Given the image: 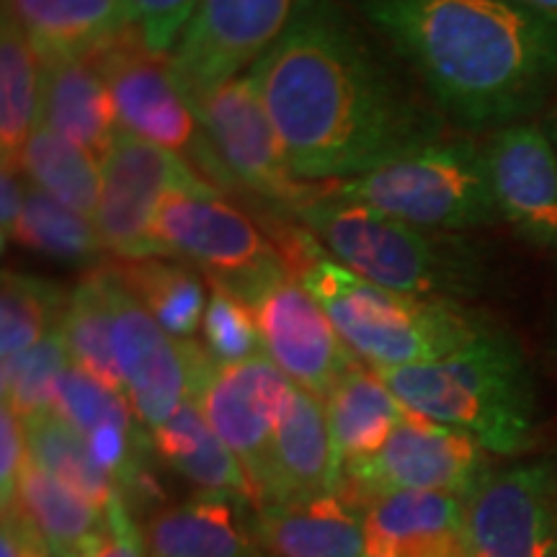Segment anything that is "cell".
<instances>
[{"mask_svg":"<svg viewBox=\"0 0 557 557\" xmlns=\"http://www.w3.org/2000/svg\"><path fill=\"white\" fill-rule=\"evenodd\" d=\"M248 73L305 184L364 176L449 135L426 90L346 0H305Z\"/></svg>","mask_w":557,"mask_h":557,"instance_id":"obj_1","label":"cell"},{"mask_svg":"<svg viewBox=\"0 0 557 557\" xmlns=\"http://www.w3.org/2000/svg\"><path fill=\"white\" fill-rule=\"evenodd\" d=\"M465 135L524 124L557 94V18L524 0H346Z\"/></svg>","mask_w":557,"mask_h":557,"instance_id":"obj_2","label":"cell"},{"mask_svg":"<svg viewBox=\"0 0 557 557\" xmlns=\"http://www.w3.org/2000/svg\"><path fill=\"white\" fill-rule=\"evenodd\" d=\"M278 240L305 289L329 312L346 346L372 369L431 364L496 323L462 299L416 297L369 282L333 259L302 225Z\"/></svg>","mask_w":557,"mask_h":557,"instance_id":"obj_3","label":"cell"},{"mask_svg":"<svg viewBox=\"0 0 557 557\" xmlns=\"http://www.w3.org/2000/svg\"><path fill=\"white\" fill-rule=\"evenodd\" d=\"M377 372L410 410L465 431L487 455L517 457L537 442V382L504 325L431 364Z\"/></svg>","mask_w":557,"mask_h":557,"instance_id":"obj_4","label":"cell"},{"mask_svg":"<svg viewBox=\"0 0 557 557\" xmlns=\"http://www.w3.org/2000/svg\"><path fill=\"white\" fill-rule=\"evenodd\" d=\"M295 222L308 227L333 259L387 289L465 302L483 295L491 282L487 250L465 233L410 225L331 197L320 186L297 207Z\"/></svg>","mask_w":557,"mask_h":557,"instance_id":"obj_5","label":"cell"},{"mask_svg":"<svg viewBox=\"0 0 557 557\" xmlns=\"http://www.w3.org/2000/svg\"><path fill=\"white\" fill-rule=\"evenodd\" d=\"M320 189L387 218L442 233H470L504 222L485 145L468 135H447L364 176Z\"/></svg>","mask_w":557,"mask_h":557,"instance_id":"obj_6","label":"cell"},{"mask_svg":"<svg viewBox=\"0 0 557 557\" xmlns=\"http://www.w3.org/2000/svg\"><path fill=\"white\" fill-rule=\"evenodd\" d=\"M160 253L191 263L212 287L253 305L292 267L259 225L218 186L173 189L156 220Z\"/></svg>","mask_w":557,"mask_h":557,"instance_id":"obj_7","label":"cell"},{"mask_svg":"<svg viewBox=\"0 0 557 557\" xmlns=\"http://www.w3.org/2000/svg\"><path fill=\"white\" fill-rule=\"evenodd\" d=\"M90 62L107 81L122 129L184 158L222 194H238L197 114L173 83L169 58L152 54L129 29Z\"/></svg>","mask_w":557,"mask_h":557,"instance_id":"obj_8","label":"cell"},{"mask_svg":"<svg viewBox=\"0 0 557 557\" xmlns=\"http://www.w3.org/2000/svg\"><path fill=\"white\" fill-rule=\"evenodd\" d=\"M491 470L487 451L470 434L410 410L377 455L338 472L333 493L361 513L372 500L398 491L465 498Z\"/></svg>","mask_w":557,"mask_h":557,"instance_id":"obj_9","label":"cell"},{"mask_svg":"<svg viewBox=\"0 0 557 557\" xmlns=\"http://www.w3.org/2000/svg\"><path fill=\"white\" fill-rule=\"evenodd\" d=\"M189 369V398L227 449L240 459L250 483L259 485L278 423L297 385L269 354L240 364H218L197 341H181ZM259 504V498H256Z\"/></svg>","mask_w":557,"mask_h":557,"instance_id":"obj_10","label":"cell"},{"mask_svg":"<svg viewBox=\"0 0 557 557\" xmlns=\"http://www.w3.org/2000/svg\"><path fill=\"white\" fill-rule=\"evenodd\" d=\"M305 0H199L169 54L181 96L197 111L282 39Z\"/></svg>","mask_w":557,"mask_h":557,"instance_id":"obj_11","label":"cell"},{"mask_svg":"<svg viewBox=\"0 0 557 557\" xmlns=\"http://www.w3.org/2000/svg\"><path fill=\"white\" fill-rule=\"evenodd\" d=\"M194 114L238 191L261 199L278 220L295 222L297 207L305 205L318 186L305 184L292 173L253 75L246 73L225 83Z\"/></svg>","mask_w":557,"mask_h":557,"instance_id":"obj_12","label":"cell"},{"mask_svg":"<svg viewBox=\"0 0 557 557\" xmlns=\"http://www.w3.org/2000/svg\"><path fill=\"white\" fill-rule=\"evenodd\" d=\"M199 181L205 178L184 158L120 129L101 160V205L94 220L107 253L122 263L163 256L156 240L160 205L173 189Z\"/></svg>","mask_w":557,"mask_h":557,"instance_id":"obj_13","label":"cell"},{"mask_svg":"<svg viewBox=\"0 0 557 557\" xmlns=\"http://www.w3.org/2000/svg\"><path fill=\"white\" fill-rule=\"evenodd\" d=\"M465 557H557V459L491 470L465 496Z\"/></svg>","mask_w":557,"mask_h":557,"instance_id":"obj_14","label":"cell"},{"mask_svg":"<svg viewBox=\"0 0 557 557\" xmlns=\"http://www.w3.org/2000/svg\"><path fill=\"white\" fill-rule=\"evenodd\" d=\"M111 318V344L124 395L150 434L189 398V369L181 341L171 336L127 287L120 269L101 267Z\"/></svg>","mask_w":557,"mask_h":557,"instance_id":"obj_15","label":"cell"},{"mask_svg":"<svg viewBox=\"0 0 557 557\" xmlns=\"http://www.w3.org/2000/svg\"><path fill=\"white\" fill-rule=\"evenodd\" d=\"M250 308L269 359L315 398H329L341 377L361 364L295 271L278 278Z\"/></svg>","mask_w":557,"mask_h":557,"instance_id":"obj_16","label":"cell"},{"mask_svg":"<svg viewBox=\"0 0 557 557\" xmlns=\"http://www.w3.org/2000/svg\"><path fill=\"white\" fill-rule=\"evenodd\" d=\"M483 145L500 218L529 246L557 256V150L545 127L513 124Z\"/></svg>","mask_w":557,"mask_h":557,"instance_id":"obj_17","label":"cell"},{"mask_svg":"<svg viewBox=\"0 0 557 557\" xmlns=\"http://www.w3.org/2000/svg\"><path fill=\"white\" fill-rule=\"evenodd\" d=\"M54 413L86 436L94 455L122 487L124 498L148 496L152 485L150 457L156 455V444L150 429L129 406L127 395L114 393L81 369L70 367L60 382Z\"/></svg>","mask_w":557,"mask_h":557,"instance_id":"obj_18","label":"cell"},{"mask_svg":"<svg viewBox=\"0 0 557 557\" xmlns=\"http://www.w3.org/2000/svg\"><path fill=\"white\" fill-rule=\"evenodd\" d=\"M333 449L325 403L297 387L292 403L271 442L267 468L256 485V498L263 506L299 504L333 493Z\"/></svg>","mask_w":557,"mask_h":557,"instance_id":"obj_19","label":"cell"},{"mask_svg":"<svg viewBox=\"0 0 557 557\" xmlns=\"http://www.w3.org/2000/svg\"><path fill=\"white\" fill-rule=\"evenodd\" d=\"M369 557H465V498L398 491L361 508Z\"/></svg>","mask_w":557,"mask_h":557,"instance_id":"obj_20","label":"cell"},{"mask_svg":"<svg viewBox=\"0 0 557 557\" xmlns=\"http://www.w3.org/2000/svg\"><path fill=\"white\" fill-rule=\"evenodd\" d=\"M41 124L99 163L107 158L122 124L107 81L94 62L41 58Z\"/></svg>","mask_w":557,"mask_h":557,"instance_id":"obj_21","label":"cell"},{"mask_svg":"<svg viewBox=\"0 0 557 557\" xmlns=\"http://www.w3.org/2000/svg\"><path fill=\"white\" fill-rule=\"evenodd\" d=\"M39 58L90 60L127 34L129 0H3Z\"/></svg>","mask_w":557,"mask_h":557,"instance_id":"obj_22","label":"cell"},{"mask_svg":"<svg viewBox=\"0 0 557 557\" xmlns=\"http://www.w3.org/2000/svg\"><path fill=\"white\" fill-rule=\"evenodd\" d=\"M323 403L331 431L333 478H338L346 465L377 455L410 413L377 369L367 364L344 374Z\"/></svg>","mask_w":557,"mask_h":557,"instance_id":"obj_23","label":"cell"},{"mask_svg":"<svg viewBox=\"0 0 557 557\" xmlns=\"http://www.w3.org/2000/svg\"><path fill=\"white\" fill-rule=\"evenodd\" d=\"M274 557H367L361 517L336 493L256 508V529Z\"/></svg>","mask_w":557,"mask_h":557,"instance_id":"obj_24","label":"cell"},{"mask_svg":"<svg viewBox=\"0 0 557 557\" xmlns=\"http://www.w3.org/2000/svg\"><path fill=\"white\" fill-rule=\"evenodd\" d=\"M156 455L169 468L197 485L205 496L240 500L256 508V491L240 459L214 434L197 403L186 398L163 426L152 431Z\"/></svg>","mask_w":557,"mask_h":557,"instance_id":"obj_25","label":"cell"},{"mask_svg":"<svg viewBox=\"0 0 557 557\" xmlns=\"http://www.w3.org/2000/svg\"><path fill=\"white\" fill-rule=\"evenodd\" d=\"M148 557H269L235 521L230 498L199 496L160 511L145 532Z\"/></svg>","mask_w":557,"mask_h":557,"instance_id":"obj_26","label":"cell"},{"mask_svg":"<svg viewBox=\"0 0 557 557\" xmlns=\"http://www.w3.org/2000/svg\"><path fill=\"white\" fill-rule=\"evenodd\" d=\"M41 124V58L9 11L0 16V152L16 165Z\"/></svg>","mask_w":557,"mask_h":557,"instance_id":"obj_27","label":"cell"},{"mask_svg":"<svg viewBox=\"0 0 557 557\" xmlns=\"http://www.w3.org/2000/svg\"><path fill=\"white\" fill-rule=\"evenodd\" d=\"M11 506H18L26 513V519L37 527V532L58 557L73 555L81 545L94 540L109 521V508L94 504L75 487L39 470L34 462L21 478L16 500Z\"/></svg>","mask_w":557,"mask_h":557,"instance_id":"obj_28","label":"cell"},{"mask_svg":"<svg viewBox=\"0 0 557 557\" xmlns=\"http://www.w3.org/2000/svg\"><path fill=\"white\" fill-rule=\"evenodd\" d=\"M120 274L139 302L152 312L176 341H191L205 323L209 292L207 278L191 263L152 256L143 261L120 263Z\"/></svg>","mask_w":557,"mask_h":557,"instance_id":"obj_29","label":"cell"},{"mask_svg":"<svg viewBox=\"0 0 557 557\" xmlns=\"http://www.w3.org/2000/svg\"><path fill=\"white\" fill-rule=\"evenodd\" d=\"M21 169L34 189L96 220L101 205V163L58 132L39 124L21 150Z\"/></svg>","mask_w":557,"mask_h":557,"instance_id":"obj_30","label":"cell"},{"mask_svg":"<svg viewBox=\"0 0 557 557\" xmlns=\"http://www.w3.org/2000/svg\"><path fill=\"white\" fill-rule=\"evenodd\" d=\"M11 243L45 259L67 263V267L101 269L103 256H107L94 220L60 205L58 199L47 197L32 184L24 212L13 227Z\"/></svg>","mask_w":557,"mask_h":557,"instance_id":"obj_31","label":"cell"},{"mask_svg":"<svg viewBox=\"0 0 557 557\" xmlns=\"http://www.w3.org/2000/svg\"><path fill=\"white\" fill-rule=\"evenodd\" d=\"M29 457L39 470L75 487L83 496L111 508L114 500L124 498L122 487L109 475V470L94 455L86 436L73 429L60 413H47L24 421Z\"/></svg>","mask_w":557,"mask_h":557,"instance_id":"obj_32","label":"cell"},{"mask_svg":"<svg viewBox=\"0 0 557 557\" xmlns=\"http://www.w3.org/2000/svg\"><path fill=\"white\" fill-rule=\"evenodd\" d=\"M60 331L65 338L70 364L88 374L90 380L101 382L103 387L124 393L114 344H111V318L101 269L90 271L70 292Z\"/></svg>","mask_w":557,"mask_h":557,"instance_id":"obj_33","label":"cell"},{"mask_svg":"<svg viewBox=\"0 0 557 557\" xmlns=\"http://www.w3.org/2000/svg\"><path fill=\"white\" fill-rule=\"evenodd\" d=\"M67 297L47 278L3 269L0 282V364L18 359L29 348L60 331Z\"/></svg>","mask_w":557,"mask_h":557,"instance_id":"obj_34","label":"cell"},{"mask_svg":"<svg viewBox=\"0 0 557 557\" xmlns=\"http://www.w3.org/2000/svg\"><path fill=\"white\" fill-rule=\"evenodd\" d=\"M70 367L73 364H70L65 338L62 331H54L18 359L0 364L3 403L13 408L21 421L54 413L60 382Z\"/></svg>","mask_w":557,"mask_h":557,"instance_id":"obj_35","label":"cell"},{"mask_svg":"<svg viewBox=\"0 0 557 557\" xmlns=\"http://www.w3.org/2000/svg\"><path fill=\"white\" fill-rule=\"evenodd\" d=\"M201 333H205L201 346L218 364H240L267 354L253 308L220 287L209 289Z\"/></svg>","mask_w":557,"mask_h":557,"instance_id":"obj_36","label":"cell"},{"mask_svg":"<svg viewBox=\"0 0 557 557\" xmlns=\"http://www.w3.org/2000/svg\"><path fill=\"white\" fill-rule=\"evenodd\" d=\"M199 0H129V26L158 58H169Z\"/></svg>","mask_w":557,"mask_h":557,"instance_id":"obj_37","label":"cell"},{"mask_svg":"<svg viewBox=\"0 0 557 557\" xmlns=\"http://www.w3.org/2000/svg\"><path fill=\"white\" fill-rule=\"evenodd\" d=\"M67 557H148V540L132 519L127 498L114 500L107 527Z\"/></svg>","mask_w":557,"mask_h":557,"instance_id":"obj_38","label":"cell"},{"mask_svg":"<svg viewBox=\"0 0 557 557\" xmlns=\"http://www.w3.org/2000/svg\"><path fill=\"white\" fill-rule=\"evenodd\" d=\"M32 465L24 421L11 406H0V504L9 508L16 500L21 478Z\"/></svg>","mask_w":557,"mask_h":557,"instance_id":"obj_39","label":"cell"},{"mask_svg":"<svg viewBox=\"0 0 557 557\" xmlns=\"http://www.w3.org/2000/svg\"><path fill=\"white\" fill-rule=\"evenodd\" d=\"M0 557H58L37 527L26 519L18 506L3 508L0 521Z\"/></svg>","mask_w":557,"mask_h":557,"instance_id":"obj_40","label":"cell"},{"mask_svg":"<svg viewBox=\"0 0 557 557\" xmlns=\"http://www.w3.org/2000/svg\"><path fill=\"white\" fill-rule=\"evenodd\" d=\"M16 165H3L0 173V246L9 248L13 227L24 212L26 194H29V181Z\"/></svg>","mask_w":557,"mask_h":557,"instance_id":"obj_41","label":"cell"},{"mask_svg":"<svg viewBox=\"0 0 557 557\" xmlns=\"http://www.w3.org/2000/svg\"><path fill=\"white\" fill-rule=\"evenodd\" d=\"M524 3L534 5V9L547 13V16H555L557 18V0H524Z\"/></svg>","mask_w":557,"mask_h":557,"instance_id":"obj_42","label":"cell"},{"mask_svg":"<svg viewBox=\"0 0 557 557\" xmlns=\"http://www.w3.org/2000/svg\"><path fill=\"white\" fill-rule=\"evenodd\" d=\"M549 346H553V357L557 361V292H555V308H553V323H549Z\"/></svg>","mask_w":557,"mask_h":557,"instance_id":"obj_43","label":"cell"},{"mask_svg":"<svg viewBox=\"0 0 557 557\" xmlns=\"http://www.w3.org/2000/svg\"><path fill=\"white\" fill-rule=\"evenodd\" d=\"M545 132H547V137L553 139V145H555V150H557V120L547 122V124H545Z\"/></svg>","mask_w":557,"mask_h":557,"instance_id":"obj_44","label":"cell"},{"mask_svg":"<svg viewBox=\"0 0 557 557\" xmlns=\"http://www.w3.org/2000/svg\"><path fill=\"white\" fill-rule=\"evenodd\" d=\"M367 557H369V555H367Z\"/></svg>","mask_w":557,"mask_h":557,"instance_id":"obj_45","label":"cell"}]
</instances>
